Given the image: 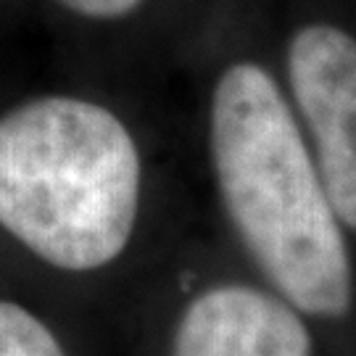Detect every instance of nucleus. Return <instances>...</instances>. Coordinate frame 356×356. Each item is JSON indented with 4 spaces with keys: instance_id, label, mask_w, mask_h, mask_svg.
<instances>
[{
    "instance_id": "nucleus-6",
    "label": "nucleus",
    "mask_w": 356,
    "mask_h": 356,
    "mask_svg": "<svg viewBox=\"0 0 356 356\" xmlns=\"http://www.w3.org/2000/svg\"><path fill=\"white\" fill-rule=\"evenodd\" d=\"M58 3L88 19H119L132 11L140 0H58Z\"/></svg>"
},
{
    "instance_id": "nucleus-5",
    "label": "nucleus",
    "mask_w": 356,
    "mask_h": 356,
    "mask_svg": "<svg viewBox=\"0 0 356 356\" xmlns=\"http://www.w3.org/2000/svg\"><path fill=\"white\" fill-rule=\"evenodd\" d=\"M0 356H69L58 335L19 301L0 298Z\"/></svg>"
},
{
    "instance_id": "nucleus-1",
    "label": "nucleus",
    "mask_w": 356,
    "mask_h": 356,
    "mask_svg": "<svg viewBox=\"0 0 356 356\" xmlns=\"http://www.w3.org/2000/svg\"><path fill=\"white\" fill-rule=\"evenodd\" d=\"M209 135L229 222L259 269L298 312L343 317L354 304L343 225L291 106L259 64L219 76Z\"/></svg>"
},
{
    "instance_id": "nucleus-4",
    "label": "nucleus",
    "mask_w": 356,
    "mask_h": 356,
    "mask_svg": "<svg viewBox=\"0 0 356 356\" xmlns=\"http://www.w3.org/2000/svg\"><path fill=\"white\" fill-rule=\"evenodd\" d=\"M172 356H312V335L285 298L216 285L182 309Z\"/></svg>"
},
{
    "instance_id": "nucleus-3",
    "label": "nucleus",
    "mask_w": 356,
    "mask_h": 356,
    "mask_svg": "<svg viewBox=\"0 0 356 356\" xmlns=\"http://www.w3.org/2000/svg\"><path fill=\"white\" fill-rule=\"evenodd\" d=\"M296 106L314 140V164L341 225L356 229V38L301 26L288 45Z\"/></svg>"
},
{
    "instance_id": "nucleus-2",
    "label": "nucleus",
    "mask_w": 356,
    "mask_h": 356,
    "mask_svg": "<svg viewBox=\"0 0 356 356\" xmlns=\"http://www.w3.org/2000/svg\"><path fill=\"white\" fill-rule=\"evenodd\" d=\"M140 195L138 143L101 103L45 95L0 116V229L48 267L114 264Z\"/></svg>"
}]
</instances>
